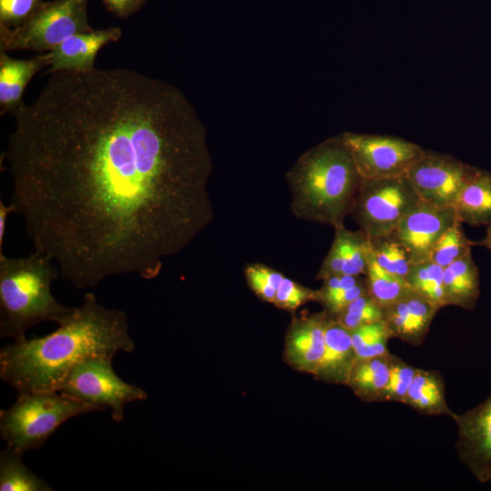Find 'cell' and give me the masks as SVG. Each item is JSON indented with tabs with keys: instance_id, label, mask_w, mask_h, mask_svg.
Returning <instances> with one entry per match:
<instances>
[{
	"instance_id": "6da1fadb",
	"label": "cell",
	"mask_w": 491,
	"mask_h": 491,
	"mask_svg": "<svg viewBox=\"0 0 491 491\" xmlns=\"http://www.w3.org/2000/svg\"><path fill=\"white\" fill-rule=\"evenodd\" d=\"M12 114L11 203L77 289L156 277L213 221L206 129L172 84L126 68L56 72Z\"/></svg>"
},
{
	"instance_id": "7a4b0ae2",
	"label": "cell",
	"mask_w": 491,
	"mask_h": 491,
	"mask_svg": "<svg viewBox=\"0 0 491 491\" xmlns=\"http://www.w3.org/2000/svg\"><path fill=\"white\" fill-rule=\"evenodd\" d=\"M41 337L25 338L0 350L1 379L21 392L58 391L70 369L91 356L114 357L131 353L135 343L127 316L98 303L92 292L58 324Z\"/></svg>"
},
{
	"instance_id": "3957f363",
	"label": "cell",
	"mask_w": 491,
	"mask_h": 491,
	"mask_svg": "<svg viewBox=\"0 0 491 491\" xmlns=\"http://www.w3.org/2000/svg\"><path fill=\"white\" fill-rule=\"evenodd\" d=\"M286 180L296 217L335 227L350 215L362 177L340 134L302 154Z\"/></svg>"
},
{
	"instance_id": "277c9868",
	"label": "cell",
	"mask_w": 491,
	"mask_h": 491,
	"mask_svg": "<svg viewBox=\"0 0 491 491\" xmlns=\"http://www.w3.org/2000/svg\"><path fill=\"white\" fill-rule=\"evenodd\" d=\"M59 269L46 255L35 251L26 257L0 253V336L24 340L39 323H61L73 310L56 301L51 286Z\"/></svg>"
},
{
	"instance_id": "5b68a950",
	"label": "cell",
	"mask_w": 491,
	"mask_h": 491,
	"mask_svg": "<svg viewBox=\"0 0 491 491\" xmlns=\"http://www.w3.org/2000/svg\"><path fill=\"white\" fill-rule=\"evenodd\" d=\"M103 408L57 391L17 393L15 402L0 410V435L19 452L36 449L66 420Z\"/></svg>"
},
{
	"instance_id": "8992f818",
	"label": "cell",
	"mask_w": 491,
	"mask_h": 491,
	"mask_svg": "<svg viewBox=\"0 0 491 491\" xmlns=\"http://www.w3.org/2000/svg\"><path fill=\"white\" fill-rule=\"evenodd\" d=\"M88 0L45 2L22 25L0 26V47L5 51L50 52L66 38L93 30L88 23Z\"/></svg>"
},
{
	"instance_id": "52a82bcc",
	"label": "cell",
	"mask_w": 491,
	"mask_h": 491,
	"mask_svg": "<svg viewBox=\"0 0 491 491\" xmlns=\"http://www.w3.org/2000/svg\"><path fill=\"white\" fill-rule=\"evenodd\" d=\"M406 175L362 178L350 215L368 238L389 235L420 202Z\"/></svg>"
},
{
	"instance_id": "ba28073f",
	"label": "cell",
	"mask_w": 491,
	"mask_h": 491,
	"mask_svg": "<svg viewBox=\"0 0 491 491\" xmlns=\"http://www.w3.org/2000/svg\"><path fill=\"white\" fill-rule=\"evenodd\" d=\"M112 360L113 357L104 356L82 359L70 369L57 392L103 409L108 407L112 418L121 422L125 405L145 400L147 394L122 380L115 374Z\"/></svg>"
},
{
	"instance_id": "9c48e42d",
	"label": "cell",
	"mask_w": 491,
	"mask_h": 491,
	"mask_svg": "<svg viewBox=\"0 0 491 491\" xmlns=\"http://www.w3.org/2000/svg\"><path fill=\"white\" fill-rule=\"evenodd\" d=\"M341 136L362 178L406 175L425 151L416 143L393 135L344 132Z\"/></svg>"
},
{
	"instance_id": "30bf717a",
	"label": "cell",
	"mask_w": 491,
	"mask_h": 491,
	"mask_svg": "<svg viewBox=\"0 0 491 491\" xmlns=\"http://www.w3.org/2000/svg\"><path fill=\"white\" fill-rule=\"evenodd\" d=\"M476 168L450 155L425 149L406 175L423 202L453 206Z\"/></svg>"
},
{
	"instance_id": "8fae6325",
	"label": "cell",
	"mask_w": 491,
	"mask_h": 491,
	"mask_svg": "<svg viewBox=\"0 0 491 491\" xmlns=\"http://www.w3.org/2000/svg\"><path fill=\"white\" fill-rule=\"evenodd\" d=\"M459 460L479 483L491 481V394L476 406L454 414Z\"/></svg>"
},
{
	"instance_id": "7c38bea8",
	"label": "cell",
	"mask_w": 491,
	"mask_h": 491,
	"mask_svg": "<svg viewBox=\"0 0 491 491\" xmlns=\"http://www.w3.org/2000/svg\"><path fill=\"white\" fill-rule=\"evenodd\" d=\"M456 220L454 206L421 201L393 234L406 248L414 264L429 258L434 245Z\"/></svg>"
},
{
	"instance_id": "4fadbf2b",
	"label": "cell",
	"mask_w": 491,
	"mask_h": 491,
	"mask_svg": "<svg viewBox=\"0 0 491 491\" xmlns=\"http://www.w3.org/2000/svg\"><path fill=\"white\" fill-rule=\"evenodd\" d=\"M122 36L120 27L92 30L74 35L48 53V74L56 72L84 73L95 68L99 50L109 43L117 42Z\"/></svg>"
},
{
	"instance_id": "5bb4252c",
	"label": "cell",
	"mask_w": 491,
	"mask_h": 491,
	"mask_svg": "<svg viewBox=\"0 0 491 491\" xmlns=\"http://www.w3.org/2000/svg\"><path fill=\"white\" fill-rule=\"evenodd\" d=\"M383 308V321L392 336L415 346L423 344L441 309L415 291Z\"/></svg>"
},
{
	"instance_id": "9a60e30c",
	"label": "cell",
	"mask_w": 491,
	"mask_h": 491,
	"mask_svg": "<svg viewBox=\"0 0 491 491\" xmlns=\"http://www.w3.org/2000/svg\"><path fill=\"white\" fill-rule=\"evenodd\" d=\"M327 314L296 319L287 333L286 354L289 364L299 371L316 376L325 352V325Z\"/></svg>"
},
{
	"instance_id": "2e32d148",
	"label": "cell",
	"mask_w": 491,
	"mask_h": 491,
	"mask_svg": "<svg viewBox=\"0 0 491 491\" xmlns=\"http://www.w3.org/2000/svg\"><path fill=\"white\" fill-rule=\"evenodd\" d=\"M356 361L350 331L327 314L325 352L316 376L329 383L346 385Z\"/></svg>"
},
{
	"instance_id": "e0dca14e",
	"label": "cell",
	"mask_w": 491,
	"mask_h": 491,
	"mask_svg": "<svg viewBox=\"0 0 491 491\" xmlns=\"http://www.w3.org/2000/svg\"><path fill=\"white\" fill-rule=\"evenodd\" d=\"M49 66L48 53L29 59L9 56L0 47V113H13L23 102V94L30 80L41 69Z\"/></svg>"
},
{
	"instance_id": "ac0fdd59",
	"label": "cell",
	"mask_w": 491,
	"mask_h": 491,
	"mask_svg": "<svg viewBox=\"0 0 491 491\" xmlns=\"http://www.w3.org/2000/svg\"><path fill=\"white\" fill-rule=\"evenodd\" d=\"M446 306L473 310L480 296V277L472 251L444 268Z\"/></svg>"
},
{
	"instance_id": "d6986e66",
	"label": "cell",
	"mask_w": 491,
	"mask_h": 491,
	"mask_svg": "<svg viewBox=\"0 0 491 491\" xmlns=\"http://www.w3.org/2000/svg\"><path fill=\"white\" fill-rule=\"evenodd\" d=\"M454 208L456 219L472 226L491 224V173L476 168L461 190Z\"/></svg>"
},
{
	"instance_id": "ffe728a7",
	"label": "cell",
	"mask_w": 491,
	"mask_h": 491,
	"mask_svg": "<svg viewBox=\"0 0 491 491\" xmlns=\"http://www.w3.org/2000/svg\"><path fill=\"white\" fill-rule=\"evenodd\" d=\"M404 404L425 416L453 417L446 399V383L438 370L417 368Z\"/></svg>"
},
{
	"instance_id": "44dd1931",
	"label": "cell",
	"mask_w": 491,
	"mask_h": 491,
	"mask_svg": "<svg viewBox=\"0 0 491 491\" xmlns=\"http://www.w3.org/2000/svg\"><path fill=\"white\" fill-rule=\"evenodd\" d=\"M392 354L357 360L346 386L355 395L366 402H384L390 374Z\"/></svg>"
},
{
	"instance_id": "7402d4cb",
	"label": "cell",
	"mask_w": 491,
	"mask_h": 491,
	"mask_svg": "<svg viewBox=\"0 0 491 491\" xmlns=\"http://www.w3.org/2000/svg\"><path fill=\"white\" fill-rule=\"evenodd\" d=\"M367 292L362 276L336 275L323 279V286L316 290V301L325 307V312L334 316L348 304Z\"/></svg>"
},
{
	"instance_id": "603a6c76",
	"label": "cell",
	"mask_w": 491,
	"mask_h": 491,
	"mask_svg": "<svg viewBox=\"0 0 491 491\" xmlns=\"http://www.w3.org/2000/svg\"><path fill=\"white\" fill-rule=\"evenodd\" d=\"M22 452L10 446L0 453L1 491H50L54 488L23 463Z\"/></svg>"
},
{
	"instance_id": "cb8c5ba5",
	"label": "cell",
	"mask_w": 491,
	"mask_h": 491,
	"mask_svg": "<svg viewBox=\"0 0 491 491\" xmlns=\"http://www.w3.org/2000/svg\"><path fill=\"white\" fill-rule=\"evenodd\" d=\"M365 281L367 293L383 307L400 300L414 291L405 278L383 269L376 262L372 253L365 275Z\"/></svg>"
},
{
	"instance_id": "d4e9b609",
	"label": "cell",
	"mask_w": 491,
	"mask_h": 491,
	"mask_svg": "<svg viewBox=\"0 0 491 491\" xmlns=\"http://www.w3.org/2000/svg\"><path fill=\"white\" fill-rule=\"evenodd\" d=\"M443 275L444 268L427 259L412 264L405 279L415 292L442 308L446 306Z\"/></svg>"
},
{
	"instance_id": "484cf974",
	"label": "cell",
	"mask_w": 491,
	"mask_h": 491,
	"mask_svg": "<svg viewBox=\"0 0 491 491\" xmlns=\"http://www.w3.org/2000/svg\"><path fill=\"white\" fill-rule=\"evenodd\" d=\"M376 262L387 272L405 278L412 266L410 255L393 233L369 238Z\"/></svg>"
},
{
	"instance_id": "4316f807",
	"label": "cell",
	"mask_w": 491,
	"mask_h": 491,
	"mask_svg": "<svg viewBox=\"0 0 491 491\" xmlns=\"http://www.w3.org/2000/svg\"><path fill=\"white\" fill-rule=\"evenodd\" d=\"M350 334L357 360L391 354L387 343L393 336L383 320L361 326Z\"/></svg>"
},
{
	"instance_id": "83f0119b",
	"label": "cell",
	"mask_w": 491,
	"mask_h": 491,
	"mask_svg": "<svg viewBox=\"0 0 491 491\" xmlns=\"http://www.w3.org/2000/svg\"><path fill=\"white\" fill-rule=\"evenodd\" d=\"M474 241L466 235L456 220L434 245L429 260L445 268L471 251Z\"/></svg>"
},
{
	"instance_id": "f1b7e54d",
	"label": "cell",
	"mask_w": 491,
	"mask_h": 491,
	"mask_svg": "<svg viewBox=\"0 0 491 491\" xmlns=\"http://www.w3.org/2000/svg\"><path fill=\"white\" fill-rule=\"evenodd\" d=\"M344 239V267L343 275L365 276L370 256V242L361 230L351 231L341 225Z\"/></svg>"
},
{
	"instance_id": "f546056e",
	"label": "cell",
	"mask_w": 491,
	"mask_h": 491,
	"mask_svg": "<svg viewBox=\"0 0 491 491\" xmlns=\"http://www.w3.org/2000/svg\"><path fill=\"white\" fill-rule=\"evenodd\" d=\"M333 317L351 331L361 326L383 320L384 308L366 292L354 299Z\"/></svg>"
},
{
	"instance_id": "4dcf8cb0",
	"label": "cell",
	"mask_w": 491,
	"mask_h": 491,
	"mask_svg": "<svg viewBox=\"0 0 491 491\" xmlns=\"http://www.w3.org/2000/svg\"><path fill=\"white\" fill-rule=\"evenodd\" d=\"M415 367L402 358L392 355L388 383L384 395V402L404 404L407 391L416 373Z\"/></svg>"
},
{
	"instance_id": "1f68e13d",
	"label": "cell",
	"mask_w": 491,
	"mask_h": 491,
	"mask_svg": "<svg viewBox=\"0 0 491 491\" xmlns=\"http://www.w3.org/2000/svg\"><path fill=\"white\" fill-rule=\"evenodd\" d=\"M246 277L252 290L270 303H274L276 290L285 278L283 274L261 264L247 266Z\"/></svg>"
},
{
	"instance_id": "d6a6232c",
	"label": "cell",
	"mask_w": 491,
	"mask_h": 491,
	"mask_svg": "<svg viewBox=\"0 0 491 491\" xmlns=\"http://www.w3.org/2000/svg\"><path fill=\"white\" fill-rule=\"evenodd\" d=\"M43 0H0V26L16 28L44 4Z\"/></svg>"
},
{
	"instance_id": "836d02e7",
	"label": "cell",
	"mask_w": 491,
	"mask_h": 491,
	"mask_svg": "<svg viewBox=\"0 0 491 491\" xmlns=\"http://www.w3.org/2000/svg\"><path fill=\"white\" fill-rule=\"evenodd\" d=\"M316 301V290L305 287L285 277L276 290L273 304L286 310H295L308 301Z\"/></svg>"
},
{
	"instance_id": "e575fe53",
	"label": "cell",
	"mask_w": 491,
	"mask_h": 491,
	"mask_svg": "<svg viewBox=\"0 0 491 491\" xmlns=\"http://www.w3.org/2000/svg\"><path fill=\"white\" fill-rule=\"evenodd\" d=\"M341 225L334 227L335 237L331 248L324 259L319 272L317 274L318 279H325L326 277L336 275H343L344 267V239L341 230Z\"/></svg>"
},
{
	"instance_id": "d590c367",
	"label": "cell",
	"mask_w": 491,
	"mask_h": 491,
	"mask_svg": "<svg viewBox=\"0 0 491 491\" xmlns=\"http://www.w3.org/2000/svg\"><path fill=\"white\" fill-rule=\"evenodd\" d=\"M148 0H103L105 6L119 18H126L137 12Z\"/></svg>"
},
{
	"instance_id": "8d00e7d4",
	"label": "cell",
	"mask_w": 491,
	"mask_h": 491,
	"mask_svg": "<svg viewBox=\"0 0 491 491\" xmlns=\"http://www.w3.org/2000/svg\"><path fill=\"white\" fill-rule=\"evenodd\" d=\"M12 212H15V206L12 203L5 205L2 201H0V253L3 252L2 248L5 235L6 219L9 214Z\"/></svg>"
},
{
	"instance_id": "74e56055",
	"label": "cell",
	"mask_w": 491,
	"mask_h": 491,
	"mask_svg": "<svg viewBox=\"0 0 491 491\" xmlns=\"http://www.w3.org/2000/svg\"><path fill=\"white\" fill-rule=\"evenodd\" d=\"M474 246H484L491 251V224L487 225L486 235L479 241H474Z\"/></svg>"
}]
</instances>
